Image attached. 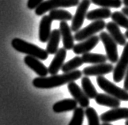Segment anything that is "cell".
Returning <instances> with one entry per match:
<instances>
[{
    "instance_id": "cell-26",
    "label": "cell",
    "mask_w": 128,
    "mask_h": 125,
    "mask_svg": "<svg viewBox=\"0 0 128 125\" xmlns=\"http://www.w3.org/2000/svg\"><path fill=\"white\" fill-rule=\"evenodd\" d=\"M111 18L112 21L116 23L118 26L128 29V17L122 11H116L112 14Z\"/></svg>"
},
{
    "instance_id": "cell-27",
    "label": "cell",
    "mask_w": 128,
    "mask_h": 125,
    "mask_svg": "<svg viewBox=\"0 0 128 125\" xmlns=\"http://www.w3.org/2000/svg\"><path fill=\"white\" fill-rule=\"evenodd\" d=\"M96 6L104 8H120L122 5V0H91Z\"/></svg>"
},
{
    "instance_id": "cell-23",
    "label": "cell",
    "mask_w": 128,
    "mask_h": 125,
    "mask_svg": "<svg viewBox=\"0 0 128 125\" xmlns=\"http://www.w3.org/2000/svg\"><path fill=\"white\" fill-rule=\"evenodd\" d=\"M81 86H82V90L87 95V97L89 99H95L97 94H98V93H97L93 84L91 82L90 78L88 76H84L82 78Z\"/></svg>"
},
{
    "instance_id": "cell-5",
    "label": "cell",
    "mask_w": 128,
    "mask_h": 125,
    "mask_svg": "<svg viewBox=\"0 0 128 125\" xmlns=\"http://www.w3.org/2000/svg\"><path fill=\"white\" fill-rule=\"evenodd\" d=\"M106 22L104 20H97L92 21L90 25H87L85 28L80 29L74 34V39L76 41H83L89 38L96 33L102 31L106 28Z\"/></svg>"
},
{
    "instance_id": "cell-22",
    "label": "cell",
    "mask_w": 128,
    "mask_h": 125,
    "mask_svg": "<svg viewBox=\"0 0 128 125\" xmlns=\"http://www.w3.org/2000/svg\"><path fill=\"white\" fill-rule=\"evenodd\" d=\"M82 60L84 63H91V64H100L104 63L107 62L108 57L103 54H96V53L88 52L84 53L82 56Z\"/></svg>"
},
{
    "instance_id": "cell-35",
    "label": "cell",
    "mask_w": 128,
    "mask_h": 125,
    "mask_svg": "<svg viewBox=\"0 0 128 125\" xmlns=\"http://www.w3.org/2000/svg\"><path fill=\"white\" fill-rule=\"evenodd\" d=\"M101 125H112V124H109V123H103Z\"/></svg>"
},
{
    "instance_id": "cell-32",
    "label": "cell",
    "mask_w": 128,
    "mask_h": 125,
    "mask_svg": "<svg viewBox=\"0 0 128 125\" xmlns=\"http://www.w3.org/2000/svg\"><path fill=\"white\" fill-rule=\"evenodd\" d=\"M122 12L128 17V7H127V6L122 7Z\"/></svg>"
},
{
    "instance_id": "cell-6",
    "label": "cell",
    "mask_w": 128,
    "mask_h": 125,
    "mask_svg": "<svg viewBox=\"0 0 128 125\" xmlns=\"http://www.w3.org/2000/svg\"><path fill=\"white\" fill-rule=\"evenodd\" d=\"M99 37L100 41L104 44L108 60L112 63H116L118 60L117 43L114 41L112 36L107 32H101Z\"/></svg>"
},
{
    "instance_id": "cell-18",
    "label": "cell",
    "mask_w": 128,
    "mask_h": 125,
    "mask_svg": "<svg viewBox=\"0 0 128 125\" xmlns=\"http://www.w3.org/2000/svg\"><path fill=\"white\" fill-rule=\"evenodd\" d=\"M96 102L100 105L109 107L112 109L118 108L120 105V100L114 97L109 94L105 93H98L95 98Z\"/></svg>"
},
{
    "instance_id": "cell-8",
    "label": "cell",
    "mask_w": 128,
    "mask_h": 125,
    "mask_svg": "<svg viewBox=\"0 0 128 125\" xmlns=\"http://www.w3.org/2000/svg\"><path fill=\"white\" fill-rule=\"evenodd\" d=\"M128 68V42L124 45L122 56L118 59L116 66L113 70V80L116 82H120L125 77Z\"/></svg>"
},
{
    "instance_id": "cell-21",
    "label": "cell",
    "mask_w": 128,
    "mask_h": 125,
    "mask_svg": "<svg viewBox=\"0 0 128 125\" xmlns=\"http://www.w3.org/2000/svg\"><path fill=\"white\" fill-rule=\"evenodd\" d=\"M112 13L109 8L101 7L88 12V14L86 15V18L92 21L97 20H104L109 18L112 16Z\"/></svg>"
},
{
    "instance_id": "cell-13",
    "label": "cell",
    "mask_w": 128,
    "mask_h": 125,
    "mask_svg": "<svg viewBox=\"0 0 128 125\" xmlns=\"http://www.w3.org/2000/svg\"><path fill=\"white\" fill-rule=\"evenodd\" d=\"M25 64L33 70L39 77H46L48 74V70L38 58L34 56H26L24 58Z\"/></svg>"
},
{
    "instance_id": "cell-1",
    "label": "cell",
    "mask_w": 128,
    "mask_h": 125,
    "mask_svg": "<svg viewBox=\"0 0 128 125\" xmlns=\"http://www.w3.org/2000/svg\"><path fill=\"white\" fill-rule=\"evenodd\" d=\"M82 74V71L76 70L62 74H54L50 77H38L33 80L32 84L38 89H52L76 81L81 78Z\"/></svg>"
},
{
    "instance_id": "cell-14",
    "label": "cell",
    "mask_w": 128,
    "mask_h": 125,
    "mask_svg": "<svg viewBox=\"0 0 128 125\" xmlns=\"http://www.w3.org/2000/svg\"><path fill=\"white\" fill-rule=\"evenodd\" d=\"M60 31L61 38H62L64 48L66 50H72L74 47V36L72 34L71 27L68 25V24L65 21H60Z\"/></svg>"
},
{
    "instance_id": "cell-36",
    "label": "cell",
    "mask_w": 128,
    "mask_h": 125,
    "mask_svg": "<svg viewBox=\"0 0 128 125\" xmlns=\"http://www.w3.org/2000/svg\"><path fill=\"white\" fill-rule=\"evenodd\" d=\"M125 125H128V120H126V122H125Z\"/></svg>"
},
{
    "instance_id": "cell-19",
    "label": "cell",
    "mask_w": 128,
    "mask_h": 125,
    "mask_svg": "<svg viewBox=\"0 0 128 125\" xmlns=\"http://www.w3.org/2000/svg\"><path fill=\"white\" fill-rule=\"evenodd\" d=\"M77 101L75 99H64L56 102L52 106V110L56 113L72 111L77 108Z\"/></svg>"
},
{
    "instance_id": "cell-33",
    "label": "cell",
    "mask_w": 128,
    "mask_h": 125,
    "mask_svg": "<svg viewBox=\"0 0 128 125\" xmlns=\"http://www.w3.org/2000/svg\"><path fill=\"white\" fill-rule=\"evenodd\" d=\"M122 4L125 6H127L128 7V0H122Z\"/></svg>"
},
{
    "instance_id": "cell-9",
    "label": "cell",
    "mask_w": 128,
    "mask_h": 125,
    "mask_svg": "<svg viewBox=\"0 0 128 125\" xmlns=\"http://www.w3.org/2000/svg\"><path fill=\"white\" fill-rule=\"evenodd\" d=\"M114 66L112 63H100L94 64L90 66H87L82 70V73L84 76H103L112 72Z\"/></svg>"
},
{
    "instance_id": "cell-31",
    "label": "cell",
    "mask_w": 128,
    "mask_h": 125,
    "mask_svg": "<svg viewBox=\"0 0 128 125\" xmlns=\"http://www.w3.org/2000/svg\"><path fill=\"white\" fill-rule=\"evenodd\" d=\"M123 87H124V90L128 91V68L126 70V72L124 77V83H123Z\"/></svg>"
},
{
    "instance_id": "cell-10",
    "label": "cell",
    "mask_w": 128,
    "mask_h": 125,
    "mask_svg": "<svg viewBox=\"0 0 128 125\" xmlns=\"http://www.w3.org/2000/svg\"><path fill=\"white\" fill-rule=\"evenodd\" d=\"M68 90L77 103L82 108H88L90 105L89 98L83 91L82 89L78 86L75 82H71L68 83Z\"/></svg>"
},
{
    "instance_id": "cell-4",
    "label": "cell",
    "mask_w": 128,
    "mask_h": 125,
    "mask_svg": "<svg viewBox=\"0 0 128 125\" xmlns=\"http://www.w3.org/2000/svg\"><path fill=\"white\" fill-rule=\"evenodd\" d=\"M79 0H46L42 2L36 9L35 14L38 16H42L48 11L59 8H68L79 5Z\"/></svg>"
},
{
    "instance_id": "cell-29",
    "label": "cell",
    "mask_w": 128,
    "mask_h": 125,
    "mask_svg": "<svg viewBox=\"0 0 128 125\" xmlns=\"http://www.w3.org/2000/svg\"><path fill=\"white\" fill-rule=\"evenodd\" d=\"M85 116L88 119V125H100V117L97 114L96 111L93 108L88 107L85 110Z\"/></svg>"
},
{
    "instance_id": "cell-20",
    "label": "cell",
    "mask_w": 128,
    "mask_h": 125,
    "mask_svg": "<svg viewBox=\"0 0 128 125\" xmlns=\"http://www.w3.org/2000/svg\"><path fill=\"white\" fill-rule=\"evenodd\" d=\"M60 37H61V35H60V29H56L52 31L50 37L48 38L47 47H46V51L48 54H50V55L56 54L57 51L59 50L58 46H59V43L60 41Z\"/></svg>"
},
{
    "instance_id": "cell-16",
    "label": "cell",
    "mask_w": 128,
    "mask_h": 125,
    "mask_svg": "<svg viewBox=\"0 0 128 125\" xmlns=\"http://www.w3.org/2000/svg\"><path fill=\"white\" fill-rule=\"evenodd\" d=\"M52 20L48 15L42 17L39 25V40L42 43H46L51 35V25Z\"/></svg>"
},
{
    "instance_id": "cell-24",
    "label": "cell",
    "mask_w": 128,
    "mask_h": 125,
    "mask_svg": "<svg viewBox=\"0 0 128 125\" xmlns=\"http://www.w3.org/2000/svg\"><path fill=\"white\" fill-rule=\"evenodd\" d=\"M48 16L52 21H72L73 18V16L72 14L68 10H63V9H56L52 10L50 12Z\"/></svg>"
},
{
    "instance_id": "cell-15",
    "label": "cell",
    "mask_w": 128,
    "mask_h": 125,
    "mask_svg": "<svg viewBox=\"0 0 128 125\" xmlns=\"http://www.w3.org/2000/svg\"><path fill=\"white\" fill-rule=\"evenodd\" d=\"M67 56V50L64 48H59V50L55 54L54 60H52L50 66L48 67V74L54 75L58 73V71L61 70V67L64 65V62Z\"/></svg>"
},
{
    "instance_id": "cell-28",
    "label": "cell",
    "mask_w": 128,
    "mask_h": 125,
    "mask_svg": "<svg viewBox=\"0 0 128 125\" xmlns=\"http://www.w3.org/2000/svg\"><path fill=\"white\" fill-rule=\"evenodd\" d=\"M85 111L84 110V108L80 107L76 108L73 112V116L69 122L68 125H82L84 119Z\"/></svg>"
},
{
    "instance_id": "cell-12",
    "label": "cell",
    "mask_w": 128,
    "mask_h": 125,
    "mask_svg": "<svg viewBox=\"0 0 128 125\" xmlns=\"http://www.w3.org/2000/svg\"><path fill=\"white\" fill-rule=\"evenodd\" d=\"M100 37L98 36H92L83 41H80L79 44H75L72 50L73 52L76 55L84 54V53L90 52L100 42Z\"/></svg>"
},
{
    "instance_id": "cell-17",
    "label": "cell",
    "mask_w": 128,
    "mask_h": 125,
    "mask_svg": "<svg viewBox=\"0 0 128 125\" xmlns=\"http://www.w3.org/2000/svg\"><path fill=\"white\" fill-rule=\"evenodd\" d=\"M106 29L108 33L112 36V37L114 40V41L117 43V44L121 46H124L126 44V40L125 35H123L116 23L114 21H110L106 25Z\"/></svg>"
},
{
    "instance_id": "cell-25",
    "label": "cell",
    "mask_w": 128,
    "mask_h": 125,
    "mask_svg": "<svg viewBox=\"0 0 128 125\" xmlns=\"http://www.w3.org/2000/svg\"><path fill=\"white\" fill-rule=\"evenodd\" d=\"M84 63V62L82 60V58L80 56H76L72 58V60H68L67 62L64 63L63 66L61 67V70L64 73H68L71 72V71L76 70L78 67H80V66Z\"/></svg>"
},
{
    "instance_id": "cell-2",
    "label": "cell",
    "mask_w": 128,
    "mask_h": 125,
    "mask_svg": "<svg viewBox=\"0 0 128 125\" xmlns=\"http://www.w3.org/2000/svg\"><path fill=\"white\" fill-rule=\"evenodd\" d=\"M11 46L17 52L24 53L26 56H34L40 60H46L48 57V53L46 50L39 48L38 46L29 43L20 38H14L11 41Z\"/></svg>"
},
{
    "instance_id": "cell-30",
    "label": "cell",
    "mask_w": 128,
    "mask_h": 125,
    "mask_svg": "<svg viewBox=\"0 0 128 125\" xmlns=\"http://www.w3.org/2000/svg\"><path fill=\"white\" fill-rule=\"evenodd\" d=\"M43 2L44 0H28L27 7L30 10H34V9H36Z\"/></svg>"
},
{
    "instance_id": "cell-11",
    "label": "cell",
    "mask_w": 128,
    "mask_h": 125,
    "mask_svg": "<svg viewBox=\"0 0 128 125\" xmlns=\"http://www.w3.org/2000/svg\"><path fill=\"white\" fill-rule=\"evenodd\" d=\"M103 123H111L120 120H128V108H116L105 112L100 117Z\"/></svg>"
},
{
    "instance_id": "cell-34",
    "label": "cell",
    "mask_w": 128,
    "mask_h": 125,
    "mask_svg": "<svg viewBox=\"0 0 128 125\" xmlns=\"http://www.w3.org/2000/svg\"><path fill=\"white\" fill-rule=\"evenodd\" d=\"M125 37H126V38H128V29L126 31V32H125Z\"/></svg>"
},
{
    "instance_id": "cell-7",
    "label": "cell",
    "mask_w": 128,
    "mask_h": 125,
    "mask_svg": "<svg viewBox=\"0 0 128 125\" xmlns=\"http://www.w3.org/2000/svg\"><path fill=\"white\" fill-rule=\"evenodd\" d=\"M91 0H82L77 6L76 10V14L73 16L72 20L71 29L72 32H77L80 29L82 25L86 18V15L88 14V10L91 5Z\"/></svg>"
},
{
    "instance_id": "cell-3",
    "label": "cell",
    "mask_w": 128,
    "mask_h": 125,
    "mask_svg": "<svg viewBox=\"0 0 128 125\" xmlns=\"http://www.w3.org/2000/svg\"><path fill=\"white\" fill-rule=\"evenodd\" d=\"M96 82L98 84L99 87L106 93L120 101H128V91L116 86L114 83L111 82L104 76L97 77Z\"/></svg>"
}]
</instances>
